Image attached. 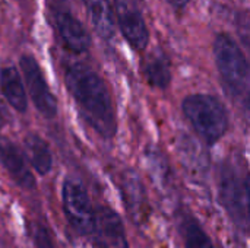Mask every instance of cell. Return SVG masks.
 <instances>
[{
    "label": "cell",
    "mask_w": 250,
    "mask_h": 248,
    "mask_svg": "<svg viewBox=\"0 0 250 248\" xmlns=\"http://www.w3.org/2000/svg\"><path fill=\"white\" fill-rule=\"evenodd\" d=\"M64 85L81 118L103 139L117 133V115L105 80L85 63H69L64 67Z\"/></svg>",
    "instance_id": "1"
},
{
    "label": "cell",
    "mask_w": 250,
    "mask_h": 248,
    "mask_svg": "<svg viewBox=\"0 0 250 248\" xmlns=\"http://www.w3.org/2000/svg\"><path fill=\"white\" fill-rule=\"evenodd\" d=\"M182 111L196 134L209 146L218 143L229 132V111L214 95H189L182 101Z\"/></svg>",
    "instance_id": "2"
},
{
    "label": "cell",
    "mask_w": 250,
    "mask_h": 248,
    "mask_svg": "<svg viewBox=\"0 0 250 248\" xmlns=\"http://www.w3.org/2000/svg\"><path fill=\"white\" fill-rule=\"evenodd\" d=\"M47 15L60 41L70 53L82 54L89 50V32L75 16L67 0H47Z\"/></svg>",
    "instance_id": "3"
},
{
    "label": "cell",
    "mask_w": 250,
    "mask_h": 248,
    "mask_svg": "<svg viewBox=\"0 0 250 248\" xmlns=\"http://www.w3.org/2000/svg\"><path fill=\"white\" fill-rule=\"evenodd\" d=\"M62 208L69 227L81 237H91L95 208L82 183L66 178L62 187Z\"/></svg>",
    "instance_id": "4"
},
{
    "label": "cell",
    "mask_w": 250,
    "mask_h": 248,
    "mask_svg": "<svg viewBox=\"0 0 250 248\" xmlns=\"http://www.w3.org/2000/svg\"><path fill=\"white\" fill-rule=\"evenodd\" d=\"M214 58L223 80L236 92L242 91L250 76L246 56L237 42L227 34H218L214 41Z\"/></svg>",
    "instance_id": "5"
},
{
    "label": "cell",
    "mask_w": 250,
    "mask_h": 248,
    "mask_svg": "<svg viewBox=\"0 0 250 248\" xmlns=\"http://www.w3.org/2000/svg\"><path fill=\"white\" fill-rule=\"evenodd\" d=\"M19 67L23 76L25 88L35 110L47 120H53L57 113V99L44 76V72L37 61V58L31 54H22L19 58Z\"/></svg>",
    "instance_id": "6"
},
{
    "label": "cell",
    "mask_w": 250,
    "mask_h": 248,
    "mask_svg": "<svg viewBox=\"0 0 250 248\" xmlns=\"http://www.w3.org/2000/svg\"><path fill=\"white\" fill-rule=\"evenodd\" d=\"M89 238L97 248H129L123 221L108 206L95 208V219Z\"/></svg>",
    "instance_id": "7"
},
{
    "label": "cell",
    "mask_w": 250,
    "mask_h": 248,
    "mask_svg": "<svg viewBox=\"0 0 250 248\" xmlns=\"http://www.w3.org/2000/svg\"><path fill=\"white\" fill-rule=\"evenodd\" d=\"M120 194L123 205L136 225H144L151 213L148 194L142 178L133 170H126L120 177Z\"/></svg>",
    "instance_id": "8"
},
{
    "label": "cell",
    "mask_w": 250,
    "mask_h": 248,
    "mask_svg": "<svg viewBox=\"0 0 250 248\" xmlns=\"http://www.w3.org/2000/svg\"><path fill=\"white\" fill-rule=\"evenodd\" d=\"M114 15L122 35L136 51H144L149 42V32L142 13L129 0H114Z\"/></svg>",
    "instance_id": "9"
},
{
    "label": "cell",
    "mask_w": 250,
    "mask_h": 248,
    "mask_svg": "<svg viewBox=\"0 0 250 248\" xmlns=\"http://www.w3.org/2000/svg\"><path fill=\"white\" fill-rule=\"evenodd\" d=\"M0 165L9 177L23 190H34L37 183L26 162L25 153L10 140H0Z\"/></svg>",
    "instance_id": "10"
},
{
    "label": "cell",
    "mask_w": 250,
    "mask_h": 248,
    "mask_svg": "<svg viewBox=\"0 0 250 248\" xmlns=\"http://www.w3.org/2000/svg\"><path fill=\"white\" fill-rule=\"evenodd\" d=\"M220 197L224 208L236 222L240 225L249 222L245 206V180L240 181L237 174L229 167H224L221 172Z\"/></svg>",
    "instance_id": "11"
},
{
    "label": "cell",
    "mask_w": 250,
    "mask_h": 248,
    "mask_svg": "<svg viewBox=\"0 0 250 248\" xmlns=\"http://www.w3.org/2000/svg\"><path fill=\"white\" fill-rule=\"evenodd\" d=\"M0 92L6 102L19 114L28 110V95L23 77L15 66L0 69Z\"/></svg>",
    "instance_id": "12"
},
{
    "label": "cell",
    "mask_w": 250,
    "mask_h": 248,
    "mask_svg": "<svg viewBox=\"0 0 250 248\" xmlns=\"http://www.w3.org/2000/svg\"><path fill=\"white\" fill-rule=\"evenodd\" d=\"M25 158L38 175H48L53 170V152L44 137L37 133H28L23 137Z\"/></svg>",
    "instance_id": "13"
},
{
    "label": "cell",
    "mask_w": 250,
    "mask_h": 248,
    "mask_svg": "<svg viewBox=\"0 0 250 248\" xmlns=\"http://www.w3.org/2000/svg\"><path fill=\"white\" fill-rule=\"evenodd\" d=\"M95 32L103 39H110L116 31V15L110 0H82Z\"/></svg>",
    "instance_id": "14"
},
{
    "label": "cell",
    "mask_w": 250,
    "mask_h": 248,
    "mask_svg": "<svg viewBox=\"0 0 250 248\" xmlns=\"http://www.w3.org/2000/svg\"><path fill=\"white\" fill-rule=\"evenodd\" d=\"M142 75L151 86L158 89L168 88L171 82V72L167 57L158 51L149 54L142 64Z\"/></svg>",
    "instance_id": "15"
},
{
    "label": "cell",
    "mask_w": 250,
    "mask_h": 248,
    "mask_svg": "<svg viewBox=\"0 0 250 248\" xmlns=\"http://www.w3.org/2000/svg\"><path fill=\"white\" fill-rule=\"evenodd\" d=\"M179 231L185 248H215L212 240L201 224L189 213H185L179 224Z\"/></svg>",
    "instance_id": "16"
},
{
    "label": "cell",
    "mask_w": 250,
    "mask_h": 248,
    "mask_svg": "<svg viewBox=\"0 0 250 248\" xmlns=\"http://www.w3.org/2000/svg\"><path fill=\"white\" fill-rule=\"evenodd\" d=\"M146 161L149 165V171L152 175V180L158 184H167L170 186V167L167 165V161L163 155V152L158 148L149 146L146 149Z\"/></svg>",
    "instance_id": "17"
},
{
    "label": "cell",
    "mask_w": 250,
    "mask_h": 248,
    "mask_svg": "<svg viewBox=\"0 0 250 248\" xmlns=\"http://www.w3.org/2000/svg\"><path fill=\"white\" fill-rule=\"evenodd\" d=\"M29 238L35 248H56L50 229L40 221H31L26 224Z\"/></svg>",
    "instance_id": "18"
},
{
    "label": "cell",
    "mask_w": 250,
    "mask_h": 248,
    "mask_svg": "<svg viewBox=\"0 0 250 248\" xmlns=\"http://www.w3.org/2000/svg\"><path fill=\"white\" fill-rule=\"evenodd\" d=\"M245 206H246V215L250 222V174L245 178Z\"/></svg>",
    "instance_id": "19"
},
{
    "label": "cell",
    "mask_w": 250,
    "mask_h": 248,
    "mask_svg": "<svg viewBox=\"0 0 250 248\" xmlns=\"http://www.w3.org/2000/svg\"><path fill=\"white\" fill-rule=\"evenodd\" d=\"M168 3H171L173 6H176V7H183V6H186L190 0H167Z\"/></svg>",
    "instance_id": "20"
},
{
    "label": "cell",
    "mask_w": 250,
    "mask_h": 248,
    "mask_svg": "<svg viewBox=\"0 0 250 248\" xmlns=\"http://www.w3.org/2000/svg\"><path fill=\"white\" fill-rule=\"evenodd\" d=\"M0 248H9L7 247V244H6L1 238H0Z\"/></svg>",
    "instance_id": "21"
},
{
    "label": "cell",
    "mask_w": 250,
    "mask_h": 248,
    "mask_svg": "<svg viewBox=\"0 0 250 248\" xmlns=\"http://www.w3.org/2000/svg\"><path fill=\"white\" fill-rule=\"evenodd\" d=\"M248 110H249V114H250V98L248 99Z\"/></svg>",
    "instance_id": "22"
},
{
    "label": "cell",
    "mask_w": 250,
    "mask_h": 248,
    "mask_svg": "<svg viewBox=\"0 0 250 248\" xmlns=\"http://www.w3.org/2000/svg\"><path fill=\"white\" fill-rule=\"evenodd\" d=\"M0 130H1V114H0Z\"/></svg>",
    "instance_id": "23"
}]
</instances>
